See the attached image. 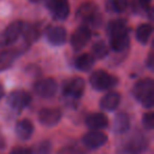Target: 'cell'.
Here are the masks:
<instances>
[{"mask_svg":"<svg viewBox=\"0 0 154 154\" xmlns=\"http://www.w3.org/2000/svg\"><path fill=\"white\" fill-rule=\"evenodd\" d=\"M62 113L57 108H43L38 113V120L45 127H54L60 122Z\"/></svg>","mask_w":154,"mask_h":154,"instance_id":"ba28073f","label":"cell"},{"mask_svg":"<svg viewBox=\"0 0 154 154\" xmlns=\"http://www.w3.org/2000/svg\"><path fill=\"white\" fill-rule=\"evenodd\" d=\"M34 91L38 96L42 98H52L57 93L58 84L53 78L40 79L34 85Z\"/></svg>","mask_w":154,"mask_h":154,"instance_id":"5b68a950","label":"cell"},{"mask_svg":"<svg viewBox=\"0 0 154 154\" xmlns=\"http://www.w3.org/2000/svg\"><path fill=\"white\" fill-rule=\"evenodd\" d=\"M141 124H143V127L146 130H152L154 128V114L152 112L143 114Z\"/></svg>","mask_w":154,"mask_h":154,"instance_id":"cb8c5ba5","label":"cell"},{"mask_svg":"<svg viewBox=\"0 0 154 154\" xmlns=\"http://www.w3.org/2000/svg\"><path fill=\"white\" fill-rule=\"evenodd\" d=\"M38 154H50L51 153V143L50 141H42L38 146Z\"/></svg>","mask_w":154,"mask_h":154,"instance_id":"d4e9b609","label":"cell"},{"mask_svg":"<svg viewBox=\"0 0 154 154\" xmlns=\"http://www.w3.org/2000/svg\"><path fill=\"white\" fill-rule=\"evenodd\" d=\"M15 132L18 138L21 140H28L34 133V125L29 119H21L16 124Z\"/></svg>","mask_w":154,"mask_h":154,"instance_id":"9a60e30c","label":"cell"},{"mask_svg":"<svg viewBox=\"0 0 154 154\" xmlns=\"http://www.w3.org/2000/svg\"><path fill=\"white\" fill-rule=\"evenodd\" d=\"M59 154H79V149L77 150L74 146H69L66 147L59 152Z\"/></svg>","mask_w":154,"mask_h":154,"instance_id":"484cf974","label":"cell"},{"mask_svg":"<svg viewBox=\"0 0 154 154\" xmlns=\"http://www.w3.org/2000/svg\"><path fill=\"white\" fill-rule=\"evenodd\" d=\"M24 31V23L20 20L12 22L3 32L0 33V48H5L13 45L19 39Z\"/></svg>","mask_w":154,"mask_h":154,"instance_id":"3957f363","label":"cell"},{"mask_svg":"<svg viewBox=\"0 0 154 154\" xmlns=\"http://www.w3.org/2000/svg\"><path fill=\"white\" fill-rule=\"evenodd\" d=\"M19 51L17 50H8L0 52V72L9 69L14 63L16 58L19 56Z\"/></svg>","mask_w":154,"mask_h":154,"instance_id":"d6986e66","label":"cell"},{"mask_svg":"<svg viewBox=\"0 0 154 154\" xmlns=\"http://www.w3.org/2000/svg\"><path fill=\"white\" fill-rule=\"evenodd\" d=\"M86 125L91 130H101L109 125V119L103 113H92L87 116Z\"/></svg>","mask_w":154,"mask_h":154,"instance_id":"5bb4252c","label":"cell"},{"mask_svg":"<svg viewBox=\"0 0 154 154\" xmlns=\"http://www.w3.org/2000/svg\"><path fill=\"white\" fill-rule=\"evenodd\" d=\"M120 94L117 92H109L100 99V108L106 111H114L120 103Z\"/></svg>","mask_w":154,"mask_h":154,"instance_id":"ac0fdd59","label":"cell"},{"mask_svg":"<svg viewBox=\"0 0 154 154\" xmlns=\"http://www.w3.org/2000/svg\"><path fill=\"white\" fill-rule=\"evenodd\" d=\"M113 130L117 134H124L130 130V118L125 112L117 113L113 122Z\"/></svg>","mask_w":154,"mask_h":154,"instance_id":"e0dca14e","label":"cell"},{"mask_svg":"<svg viewBox=\"0 0 154 154\" xmlns=\"http://www.w3.org/2000/svg\"><path fill=\"white\" fill-rule=\"evenodd\" d=\"M108 55V48L103 41H97L92 47V56L97 59H103Z\"/></svg>","mask_w":154,"mask_h":154,"instance_id":"603a6c76","label":"cell"},{"mask_svg":"<svg viewBox=\"0 0 154 154\" xmlns=\"http://www.w3.org/2000/svg\"><path fill=\"white\" fill-rule=\"evenodd\" d=\"M31 103V96L23 90H15L8 96V105L16 111L26 108Z\"/></svg>","mask_w":154,"mask_h":154,"instance_id":"8992f818","label":"cell"},{"mask_svg":"<svg viewBox=\"0 0 154 154\" xmlns=\"http://www.w3.org/2000/svg\"><path fill=\"white\" fill-rule=\"evenodd\" d=\"M47 8L56 19L64 20L70 14L69 0H47Z\"/></svg>","mask_w":154,"mask_h":154,"instance_id":"9c48e42d","label":"cell"},{"mask_svg":"<svg viewBox=\"0 0 154 154\" xmlns=\"http://www.w3.org/2000/svg\"><path fill=\"white\" fill-rule=\"evenodd\" d=\"M77 17L88 23H94L98 18V10L93 2H85L77 11Z\"/></svg>","mask_w":154,"mask_h":154,"instance_id":"7c38bea8","label":"cell"},{"mask_svg":"<svg viewBox=\"0 0 154 154\" xmlns=\"http://www.w3.org/2000/svg\"><path fill=\"white\" fill-rule=\"evenodd\" d=\"M92 33L88 26H80L78 28L71 37V45L75 51H79L84 49L90 41Z\"/></svg>","mask_w":154,"mask_h":154,"instance_id":"30bf717a","label":"cell"},{"mask_svg":"<svg viewBox=\"0 0 154 154\" xmlns=\"http://www.w3.org/2000/svg\"><path fill=\"white\" fill-rule=\"evenodd\" d=\"M152 0H139V3H140V5L143 8H145V9H147V8H149L150 3H151Z\"/></svg>","mask_w":154,"mask_h":154,"instance_id":"83f0119b","label":"cell"},{"mask_svg":"<svg viewBox=\"0 0 154 154\" xmlns=\"http://www.w3.org/2000/svg\"><path fill=\"white\" fill-rule=\"evenodd\" d=\"M86 82L80 77H75L68 80L63 86V94L71 98H80L85 92Z\"/></svg>","mask_w":154,"mask_h":154,"instance_id":"52a82bcc","label":"cell"},{"mask_svg":"<svg viewBox=\"0 0 154 154\" xmlns=\"http://www.w3.org/2000/svg\"><path fill=\"white\" fill-rule=\"evenodd\" d=\"M147 146V138L140 133H135L122 145V154H141Z\"/></svg>","mask_w":154,"mask_h":154,"instance_id":"277c9868","label":"cell"},{"mask_svg":"<svg viewBox=\"0 0 154 154\" xmlns=\"http://www.w3.org/2000/svg\"><path fill=\"white\" fill-rule=\"evenodd\" d=\"M128 7L127 0H108L107 8L109 11L113 13H122Z\"/></svg>","mask_w":154,"mask_h":154,"instance_id":"7402d4cb","label":"cell"},{"mask_svg":"<svg viewBox=\"0 0 154 154\" xmlns=\"http://www.w3.org/2000/svg\"><path fill=\"white\" fill-rule=\"evenodd\" d=\"M11 154H32V152L26 148H17V149H14Z\"/></svg>","mask_w":154,"mask_h":154,"instance_id":"4316f807","label":"cell"},{"mask_svg":"<svg viewBox=\"0 0 154 154\" xmlns=\"http://www.w3.org/2000/svg\"><path fill=\"white\" fill-rule=\"evenodd\" d=\"M133 95L147 109L154 105V82L151 78H143L137 82L133 88Z\"/></svg>","mask_w":154,"mask_h":154,"instance_id":"6da1fadb","label":"cell"},{"mask_svg":"<svg viewBox=\"0 0 154 154\" xmlns=\"http://www.w3.org/2000/svg\"><path fill=\"white\" fill-rule=\"evenodd\" d=\"M152 32H153V28H152L151 24H148V23L140 24L137 28L136 34H135L136 40L139 43H141V45H147L150 37L152 35Z\"/></svg>","mask_w":154,"mask_h":154,"instance_id":"44dd1931","label":"cell"},{"mask_svg":"<svg viewBox=\"0 0 154 154\" xmlns=\"http://www.w3.org/2000/svg\"><path fill=\"white\" fill-rule=\"evenodd\" d=\"M90 84L93 89L97 91H106L112 89L118 84L115 76L103 70L95 71L90 77Z\"/></svg>","mask_w":154,"mask_h":154,"instance_id":"7a4b0ae2","label":"cell"},{"mask_svg":"<svg viewBox=\"0 0 154 154\" xmlns=\"http://www.w3.org/2000/svg\"><path fill=\"white\" fill-rule=\"evenodd\" d=\"M95 58L91 54H82L76 58L75 66L82 72H88L94 66Z\"/></svg>","mask_w":154,"mask_h":154,"instance_id":"ffe728a7","label":"cell"},{"mask_svg":"<svg viewBox=\"0 0 154 154\" xmlns=\"http://www.w3.org/2000/svg\"><path fill=\"white\" fill-rule=\"evenodd\" d=\"M108 141V136L99 130H92L84 135L82 143L89 149H98Z\"/></svg>","mask_w":154,"mask_h":154,"instance_id":"8fae6325","label":"cell"},{"mask_svg":"<svg viewBox=\"0 0 154 154\" xmlns=\"http://www.w3.org/2000/svg\"><path fill=\"white\" fill-rule=\"evenodd\" d=\"M129 42H130V37H129L128 32L110 36V47L115 52L125 51L128 48Z\"/></svg>","mask_w":154,"mask_h":154,"instance_id":"2e32d148","label":"cell"},{"mask_svg":"<svg viewBox=\"0 0 154 154\" xmlns=\"http://www.w3.org/2000/svg\"><path fill=\"white\" fill-rule=\"evenodd\" d=\"M30 1L34 3H38V2H40V1H42V0H30Z\"/></svg>","mask_w":154,"mask_h":154,"instance_id":"f546056e","label":"cell"},{"mask_svg":"<svg viewBox=\"0 0 154 154\" xmlns=\"http://www.w3.org/2000/svg\"><path fill=\"white\" fill-rule=\"evenodd\" d=\"M47 39L53 45H62L66 41V31L62 26H53L47 31Z\"/></svg>","mask_w":154,"mask_h":154,"instance_id":"4fadbf2b","label":"cell"},{"mask_svg":"<svg viewBox=\"0 0 154 154\" xmlns=\"http://www.w3.org/2000/svg\"><path fill=\"white\" fill-rule=\"evenodd\" d=\"M3 96H5V89H3V87L0 85V99L2 98Z\"/></svg>","mask_w":154,"mask_h":154,"instance_id":"f1b7e54d","label":"cell"}]
</instances>
